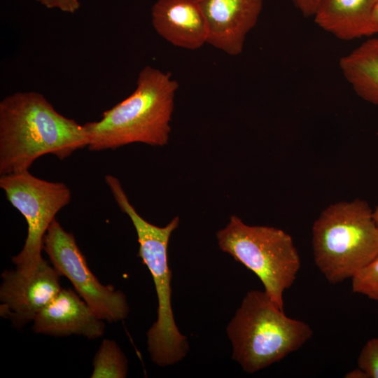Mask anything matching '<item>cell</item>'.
<instances>
[{"instance_id":"17","label":"cell","mask_w":378,"mask_h":378,"mask_svg":"<svg viewBox=\"0 0 378 378\" xmlns=\"http://www.w3.org/2000/svg\"><path fill=\"white\" fill-rule=\"evenodd\" d=\"M358 367L368 378H378V337L368 340L361 349L357 359Z\"/></svg>"},{"instance_id":"8","label":"cell","mask_w":378,"mask_h":378,"mask_svg":"<svg viewBox=\"0 0 378 378\" xmlns=\"http://www.w3.org/2000/svg\"><path fill=\"white\" fill-rule=\"evenodd\" d=\"M43 249L61 276L104 321L125 319L130 311L125 295L111 285L102 284L90 270L72 233L55 219L44 237Z\"/></svg>"},{"instance_id":"9","label":"cell","mask_w":378,"mask_h":378,"mask_svg":"<svg viewBox=\"0 0 378 378\" xmlns=\"http://www.w3.org/2000/svg\"><path fill=\"white\" fill-rule=\"evenodd\" d=\"M60 276L45 259L29 273L17 268L5 270L0 286V316L17 328L33 321L61 290Z\"/></svg>"},{"instance_id":"20","label":"cell","mask_w":378,"mask_h":378,"mask_svg":"<svg viewBox=\"0 0 378 378\" xmlns=\"http://www.w3.org/2000/svg\"><path fill=\"white\" fill-rule=\"evenodd\" d=\"M344 377L346 378H368L366 372L358 367L347 372Z\"/></svg>"},{"instance_id":"11","label":"cell","mask_w":378,"mask_h":378,"mask_svg":"<svg viewBox=\"0 0 378 378\" xmlns=\"http://www.w3.org/2000/svg\"><path fill=\"white\" fill-rule=\"evenodd\" d=\"M32 330L54 337L77 335L92 340L104 333L105 323L76 291L62 288L35 317Z\"/></svg>"},{"instance_id":"2","label":"cell","mask_w":378,"mask_h":378,"mask_svg":"<svg viewBox=\"0 0 378 378\" xmlns=\"http://www.w3.org/2000/svg\"><path fill=\"white\" fill-rule=\"evenodd\" d=\"M178 88L169 72L144 66L130 96L104 111L99 120L84 124L88 149L101 151L135 143L167 145Z\"/></svg>"},{"instance_id":"4","label":"cell","mask_w":378,"mask_h":378,"mask_svg":"<svg viewBox=\"0 0 378 378\" xmlns=\"http://www.w3.org/2000/svg\"><path fill=\"white\" fill-rule=\"evenodd\" d=\"M232 358L254 373L298 350L312 337L305 322L288 317L264 291L246 293L227 326Z\"/></svg>"},{"instance_id":"13","label":"cell","mask_w":378,"mask_h":378,"mask_svg":"<svg viewBox=\"0 0 378 378\" xmlns=\"http://www.w3.org/2000/svg\"><path fill=\"white\" fill-rule=\"evenodd\" d=\"M378 0H323L314 15L323 30L344 41L377 34L372 21Z\"/></svg>"},{"instance_id":"23","label":"cell","mask_w":378,"mask_h":378,"mask_svg":"<svg viewBox=\"0 0 378 378\" xmlns=\"http://www.w3.org/2000/svg\"><path fill=\"white\" fill-rule=\"evenodd\" d=\"M197 1H199L200 0H197Z\"/></svg>"},{"instance_id":"5","label":"cell","mask_w":378,"mask_h":378,"mask_svg":"<svg viewBox=\"0 0 378 378\" xmlns=\"http://www.w3.org/2000/svg\"><path fill=\"white\" fill-rule=\"evenodd\" d=\"M315 264L331 284L351 279L378 256V227L360 199L329 205L314 222Z\"/></svg>"},{"instance_id":"12","label":"cell","mask_w":378,"mask_h":378,"mask_svg":"<svg viewBox=\"0 0 378 378\" xmlns=\"http://www.w3.org/2000/svg\"><path fill=\"white\" fill-rule=\"evenodd\" d=\"M151 18L158 34L176 47L194 50L206 43V23L197 0H158Z\"/></svg>"},{"instance_id":"19","label":"cell","mask_w":378,"mask_h":378,"mask_svg":"<svg viewBox=\"0 0 378 378\" xmlns=\"http://www.w3.org/2000/svg\"><path fill=\"white\" fill-rule=\"evenodd\" d=\"M294 6L305 17H314L323 0H291Z\"/></svg>"},{"instance_id":"1","label":"cell","mask_w":378,"mask_h":378,"mask_svg":"<svg viewBox=\"0 0 378 378\" xmlns=\"http://www.w3.org/2000/svg\"><path fill=\"white\" fill-rule=\"evenodd\" d=\"M84 125L59 112L38 92H16L0 102V174L29 170L40 157L62 160L88 147Z\"/></svg>"},{"instance_id":"15","label":"cell","mask_w":378,"mask_h":378,"mask_svg":"<svg viewBox=\"0 0 378 378\" xmlns=\"http://www.w3.org/2000/svg\"><path fill=\"white\" fill-rule=\"evenodd\" d=\"M92 378H125L127 374V360L118 344L104 339L92 360Z\"/></svg>"},{"instance_id":"3","label":"cell","mask_w":378,"mask_h":378,"mask_svg":"<svg viewBox=\"0 0 378 378\" xmlns=\"http://www.w3.org/2000/svg\"><path fill=\"white\" fill-rule=\"evenodd\" d=\"M105 181L121 211L131 220L139 243L138 256L150 271L158 297V317L147 331L148 351L151 360L159 366L174 365L185 358L188 342L174 321L171 297L172 272L167 249L172 233L180 218L175 216L164 227L155 225L141 216L130 203L119 180L106 175Z\"/></svg>"},{"instance_id":"18","label":"cell","mask_w":378,"mask_h":378,"mask_svg":"<svg viewBox=\"0 0 378 378\" xmlns=\"http://www.w3.org/2000/svg\"><path fill=\"white\" fill-rule=\"evenodd\" d=\"M49 9H58L66 13H75L80 8L79 0H35Z\"/></svg>"},{"instance_id":"7","label":"cell","mask_w":378,"mask_h":378,"mask_svg":"<svg viewBox=\"0 0 378 378\" xmlns=\"http://www.w3.org/2000/svg\"><path fill=\"white\" fill-rule=\"evenodd\" d=\"M0 188L27 224L23 248L12 261L18 270L31 272L43 259V237L57 214L71 202V190L64 183L39 178L29 170L1 175Z\"/></svg>"},{"instance_id":"16","label":"cell","mask_w":378,"mask_h":378,"mask_svg":"<svg viewBox=\"0 0 378 378\" xmlns=\"http://www.w3.org/2000/svg\"><path fill=\"white\" fill-rule=\"evenodd\" d=\"M352 291L378 301V256L351 279Z\"/></svg>"},{"instance_id":"6","label":"cell","mask_w":378,"mask_h":378,"mask_svg":"<svg viewBox=\"0 0 378 378\" xmlns=\"http://www.w3.org/2000/svg\"><path fill=\"white\" fill-rule=\"evenodd\" d=\"M219 248L258 276L265 292L284 310V293L300 268L299 253L290 234L265 225H249L235 215L216 233Z\"/></svg>"},{"instance_id":"10","label":"cell","mask_w":378,"mask_h":378,"mask_svg":"<svg viewBox=\"0 0 378 378\" xmlns=\"http://www.w3.org/2000/svg\"><path fill=\"white\" fill-rule=\"evenodd\" d=\"M207 27L206 43L225 53H241L246 38L256 25L262 0H200Z\"/></svg>"},{"instance_id":"21","label":"cell","mask_w":378,"mask_h":378,"mask_svg":"<svg viewBox=\"0 0 378 378\" xmlns=\"http://www.w3.org/2000/svg\"><path fill=\"white\" fill-rule=\"evenodd\" d=\"M372 21L378 34V1L377 2L372 14Z\"/></svg>"},{"instance_id":"14","label":"cell","mask_w":378,"mask_h":378,"mask_svg":"<svg viewBox=\"0 0 378 378\" xmlns=\"http://www.w3.org/2000/svg\"><path fill=\"white\" fill-rule=\"evenodd\" d=\"M340 67L356 94L378 106V37L365 41L342 57Z\"/></svg>"},{"instance_id":"22","label":"cell","mask_w":378,"mask_h":378,"mask_svg":"<svg viewBox=\"0 0 378 378\" xmlns=\"http://www.w3.org/2000/svg\"><path fill=\"white\" fill-rule=\"evenodd\" d=\"M373 218L374 220V222L378 227V206L376 207V209L373 211Z\"/></svg>"}]
</instances>
